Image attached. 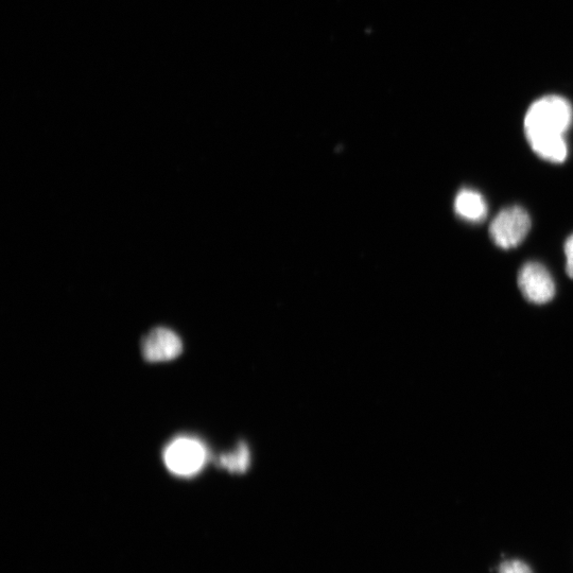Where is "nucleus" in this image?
Listing matches in <instances>:
<instances>
[{
  "mask_svg": "<svg viewBox=\"0 0 573 573\" xmlns=\"http://www.w3.org/2000/svg\"><path fill=\"white\" fill-rule=\"evenodd\" d=\"M207 460V450L195 438L180 437L165 449L164 461L168 470L180 477H191L201 472Z\"/></svg>",
  "mask_w": 573,
  "mask_h": 573,
  "instance_id": "7ed1b4c3",
  "label": "nucleus"
},
{
  "mask_svg": "<svg viewBox=\"0 0 573 573\" xmlns=\"http://www.w3.org/2000/svg\"><path fill=\"white\" fill-rule=\"evenodd\" d=\"M455 212L463 220L478 223L488 215V205L478 191L463 189L456 197Z\"/></svg>",
  "mask_w": 573,
  "mask_h": 573,
  "instance_id": "423d86ee",
  "label": "nucleus"
},
{
  "mask_svg": "<svg viewBox=\"0 0 573 573\" xmlns=\"http://www.w3.org/2000/svg\"><path fill=\"white\" fill-rule=\"evenodd\" d=\"M143 355L149 362H165L182 354L183 343L180 337L168 328L153 329L143 341Z\"/></svg>",
  "mask_w": 573,
  "mask_h": 573,
  "instance_id": "39448f33",
  "label": "nucleus"
},
{
  "mask_svg": "<svg viewBox=\"0 0 573 573\" xmlns=\"http://www.w3.org/2000/svg\"><path fill=\"white\" fill-rule=\"evenodd\" d=\"M518 287L525 299L536 305L549 303L555 295V284L545 266L528 263L518 274Z\"/></svg>",
  "mask_w": 573,
  "mask_h": 573,
  "instance_id": "20e7f679",
  "label": "nucleus"
},
{
  "mask_svg": "<svg viewBox=\"0 0 573 573\" xmlns=\"http://www.w3.org/2000/svg\"><path fill=\"white\" fill-rule=\"evenodd\" d=\"M573 119L571 104L558 95L536 100L525 117L526 136H565Z\"/></svg>",
  "mask_w": 573,
  "mask_h": 573,
  "instance_id": "f257e3e1",
  "label": "nucleus"
},
{
  "mask_svg": "<svg viewBox=\"0 0 573 573\" xmlns=\"http://www.w3.org/2000/svg\"><path fill=\"white\" fill-rule=\"evenodd\" d=\"M499 573H533L531 568L519 560H511L503 562L498 569Z\"/></svg>",
  "mask_w": 573,
  "mask_h": 573,
  "instance_id": "1a4fd4ad",
  "label": "nucleus"
},
{
  "mask_svg": "<svg viewBox=\"0 0 573 573\" xmlns=\"http://www.w3.org/2000/svg\"><path fill=\"white\" fill-rule=\"evenodd\" d=\"M531 218L520 206L502 210L490 225V236L495 245L503 250L516 248L531 230Z\"/></svg>",
  "mask_w": 573,
  "mask_h": 573,
  "instance_id": "f03ea898",
  "label": "nucleus"
},
{
  "mask_svg": "<svg viewBox=\"0 0 573 573\" xmlns=\"http://www.w3.org/2000/svg\"><path fill=\"white\" fill-rule=\"evenodd\" d=\"M250 463L249 449L245 444H240L233 453L223 455L219 459V465L231 473L241 474L247 471Z\"/></svg>",
  "mask_w": 573,
  "mask_h": 573,
  "instance_id": "6e6552de",
  "label": "nucleus"
},
{
  "mask_svg": "<svg viewBox=\"0 0 573 573\" xmlns=\"http://www.w3.org/2000/svg\"><path fill=\"white\" fill-rule=\"evenodd\" d=\"M532 150L541 159L561 164L568 156V147L564 136H533L527 138Z\"/></svg>",
  "mask_w": 573,
  "mask_h": 573,
  "instance_id": "0eeeda50",
  "label": "nucleus"
},
{
  "mask_svg": "<svg viewBox=\"0 0 573 573\" xmlns=\"http://www.w3.org/2000/svg\"><path fill=\"white\" fill-rule=\"evenodd\" d=\"M564 252L566 256V273L573 280V235L566 240Z\"/></svg>",
  "mask_w": 573,
  "mask_h": 573,
  "instance_id": "9d476101",
  "label": "nucleus"
}]
</instances>
